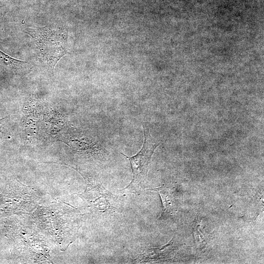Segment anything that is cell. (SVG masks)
<instances>
[{
	"label": "cell",
	"mask_w": 264,
	"mask_h": 264,
	"mask_svg": "<svg viewBox=\"0 0 264 264\" xmlns=\"http://www.w3.org/2000/svg\"><path fill=\"white\" fill-rule=\"evenodd\" d=\"M148 190L157 192L161 197L163 208L160 218L172 214L176 211V195L174 187L162 186Z\"/></svg>",
	"instance_id": "cell-5"
},
{
	"label": "cell",
	"mask_w": 264,
	"mask_h": 264,
	"mask_svg": "<svg viewBox=\"0 0 264 264\" xmlns=\"http://www.w3.org/2000/svg\"><path fill=\"white\" fill-rule=\"evenodd\" d=\"M88 193L92 195L90 200L93 207L104 216L112 215L120 212V201L101 185L88 183Z\"/></svg>",
	"instance_id": "cell-3"
},
{
	"label": "cell",
	"mask_w": 264,
	"mask_h": 264,
	"mask_svg": "<svg viewBox=\"0 0 264 264\" xmlns=\"http://www.w3.org/2000/svg\"><path fill=\"white\" fill-rule=\"evenodd\" d=\"M24 31L33 39L41 61L52 69L67 53L68 32L66 27H28Z\"/></svg>",
	"instance_id": "cell-1"
},
{
	"label": "cell",
	"mask_w": 264,
	"mask_h": 264,
	"mask_svg": "<svg viewBox=\"0 0 264 264\" xmlns=\"http://www.w3.org/2000/svg\"><path fill=\"white\" fill-rule=\"evenodd\" d=\"M3 33V29L2 23L0 18V38L2 37Z\"/></svg>",
	"instance_id": "cell-7"
},
{
	"label": "cell",
	"mask_w": 264,
	"mask_h": 264,
	"mask_svg": "<svg viewBox=\"0 0 264 264\" xmlns=\"http://www.w3.org/2000/svg\"><path fill=\"white\" fill-rule=\"evenodd\" d=\"M144 140L140 151L132 156L121 153L130 161L132 172V178L130 184L121 191L136 193L140 191L146 178L149 164L155 149L160 144L151 135L148 127L142 124Z\"/></svg>",
	"instance_id": "cell-2"
},
{
	"label": "cell",
	"mask_w": 264,
	"mask_h": 264,
	"mask_svg": "<svg viewBox=\"0 0 264 264\" xmlns=\"http://www.w3.org/2000/svg\"><path fill=\"white\" fill-rule=\"evenodd\" d=\"M172 240L162 247L151 248L140 254L135 259L137 263H149L164 261L172 258L175 252Z\"/></svg>",
	"instance_id": "cell-4"
},
{
	"label": "cell",
	"mask_w": 264,
	"mask_h": 264,
	"mask_svg": "<svg viewBox=\"0 0 264 264\" xmlns=\"http://www.w3.org/2000/svg\"><path fill=\"white\" fill-rule=\"evenodd\" d=\"M26 64V62L14 58L0 50V65L1 66L10 68H17Z\"/></svg>",
	"instance_id": "cell-6"
}]
</instances>
